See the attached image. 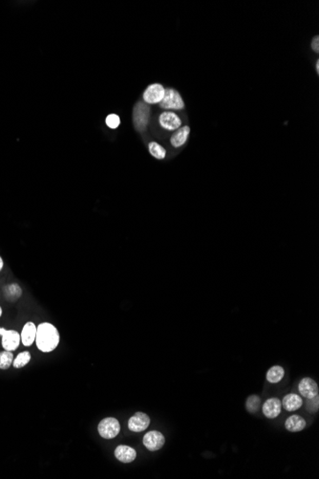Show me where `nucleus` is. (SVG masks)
Listing matches in <instances>:
<instances>
[{
	"mask_svg": "<svg viewBox=\"0 0 319 479\" xmlns=\"http://www.w3.org/2000/svg\"><path fill=\"white\" fill-rule=\"evenodd\" d=\"M35 344L42 353H51L57 349L61 342V334L51 322H41L36 325Z\"/></svg>",
	"mask_w": 319,
	"mask_h": 479,
	"instance_id": "nucleus-1",
	"label": "nucleus"
},
{
	"mask_svg": "<svg viewBox=\"0 0 319 479\" xmlns=\"http://www.w3.org/2000/svg\"><path fill=\"white\" fill-rule=\"evenodd\" d=\"M121 431V424L118 419L114 417H106L102 419L98 425V432L103 439L115 438Z\"/></svg>",
	"mask_w": 319,
	"mask_h": 479,
	"instance_id": "nucleus-2",
	"label": "nucleus"
},
{
	"mask_svg": "<svg viewBox=\"0 0 319 479\" xmlns=\"http://www.w3.org/2000/svg\"><path fill=\"white\" fill-rule=\"evenodd\" d=\"M150 108L148 104L144 102L136 103L133 109V122L135 128L139 131H143L146 128L149 121Z\"/></svg>",
	"mask_w": 319,
	"mask_h": 479,
	"instance_id": "nucleus-3",
	"label": "nucleus"
},
{
	"mask_svg": "<svg viewBox=\"0 0 319 479\" xmlns=\"http://www.w3.org/2000/svg\"><path fill=\"white\" fill-rule=\"evenodd\" d=\"M160 105L163 109L182 110L184 108L183 98L177 90L172 88H165L164 96Z\"/></svg>",
	"mask_w": 319,
	"mask_h": 479,
	"instance_id": "nucleus-4",
	"label": "nucleus"
},
{
	"mask_svg": "<svg viewBox=\"0 0 319 479\" xmlns=\"http://www.w3.org/2000/svg\"><path fill=\"white\" fill-rule=\"evenodd\" d=\"M0 336L2 338L1 345L3 349L13 352L18 348L21 343L20 332L13 329L7 330L3 327H0Z\"/></svg>",
	"mask_w": 319,
	"mask_h": 479,
	"instance_id": "nucleus-5",
	"label": "nucleus"
},
{
	"mask_svg": "<svg viewBox=\"0 0 319 479\" xmlns=\"http://www.w3.org/2000/svg\"><path fill=\"white\" fill-rule=\"evenodd\" d=\"M165 438L161 431H151L143 436V444L150 452H156L163 448Z\"/></svg>",
	"mask_w": 319,
	"mask_h": 479,
	"instance_id": "nucleus-6",
	"label": "nucleus"
},
{
	"mask_svg": "<svg viewBox=\"0 0 319 479\" xmlns=\"http://www.w3.org/2000/svg\"><path fill=\"white\" fill-rule=\"evenodd\" d=\"M165 88L160 83H153L143 92V102L146 104H155L163 101Z\"/></svg>",
	"mask_w": 319,
	"mask_h": 479,
	"instance_id": "nucleus-7",
	"label": "nucleus"
},
{
	"mask_svg": "<svg viewBox=\"0 0 319 479\" xmlns=\"http://www.w3.org/2000/svg\"><path fill=\"white\" fill-rule=\"evenodd\" d=\"M150 425V418L146 413L136 412L128 420V429L133 432L144 431Z\"/></svg>",
	"mask_w": 319,
	"mask_h": 479,
	"instance_id": "nucleus-8",
	"label": "nucleus"
},
{
	"mask_svg": "<svg viewBox=\"0 0 319 479\" xmlns=\"http://www.w3.org/2000/svg\"><path fill=\"white\" fill-rule=\"evenodd\" d=\"M159 123L164 130H176L182 125V121L174 112L164 111L159 117Z\"/></svg>",
	"mask_w": 319,
	"mask_h": 479,
	"instance_id": "nucleus-9",
	"label": "nucleus"
},
{
	"mask_svg": "<svg viewBox=\"0 0 319 479\" xmlns=\"http://www.w3.org/2000/svg\"><path fill=\"white\" fill-rule=\"evenodd\" d=\"M300 394L306 399H311L318 395V385L314 380L310 377L303 378L298 384Z\"/></svg>",
	"mask_w": 319,
	"mask_h": 479,
	"instance_id": "nucleus-10",
	"label": "nucleus"
},
{
	"mask_svg": "<svg viewBox=\"0 0 319 479\" xmlns=\"http://www.w3.org/2000/svg\"><path fill=\"white\" fill-rule=\"evenodd\" d=\"M116 458L118 459L122 463H131L133 462L137 457V452L135 449L132 447L127 445H119L115 449Z\"/></svg>",
	"mask_w": 319,
	"mask_h": 479,
	"instance_id": "nucleus-11",
	"label": "nucleus"
},
{
	"mask_svg": "<svg viewBox=\"0 0 319 479\" xmlns=\"http://www.w3.org/2000/svg\"><path fill=\"white\" fill-rule=\"evenodd\" d=\"M20 334H21V343L26 347L31 346L35 341L36 325L33 322H26L24 326L22 327Z\"/></svg>",
	"mask_w": 319,
	"mask_h": 479,
	"instance_id": "nucleus-12",
	"label": "nucleus"
},
{
	"mask_svg": "<svg viewBox=\"0 0 319 479\" xmlns=\"http://www.w3.org/2000/svg\"><path fill=\"white\" fill-rule=\"evenodd\" d=\"M281 409H282V404L278 398H270L263 404L262 411L266 417L269 419H274L280 414Z\"/></svg>",
	"mask_w": 319,
	"mask_h": 479,
	"instance_id": "nucleus-13",
	"label": "nucleus"
},
{
	"mask_svg": "<svg viewBox=\"0 0 319 479\" xmlns=\"http://www.w3.org/2000/svg\"><path fill=\"white\" fill-rule=\"evenodd\" d=\"M281 404L286 411H295L302 407L303 400L296 393H289L283 398Z\"/></svg>",
	"mask_w": 319,
	"mask_h": 479,
	"instance_id": "nucleus-14",
	"label": "nucleus"
},
{
	"mask_svg": "<svg viewBox=\"0 0 319 479\" xmlns=\"http://www.w3.org/2000/svg\"><path fill=\"white\" fill-rule=\"evenodd\" d=\"M307 426L306 420L300 415H292L286 420L285 428L286 430L291 432H299L303 431Z\"/></svg>",
	"mask_w": 319,
	"mask_h": 479,
	"instance_id": "nucleus-15",
	"label": "nucleus"
},
{
	"mask_svg": "<svg viewBox=\"0 0 319 479\" xmlns=\"http://www.w3.org/2000/svg\"><path fill=\"white\" fill-rule=\"evenodd\" d=\"M190 127L189 125H184L180 130H177L170 139V143L172 144V146L177 149L185 144L187 138L190 136Z\"/></svg>",
	"mask_w": 319,
	"mask_h": 479,
	"instance_id": "nucleus-16",
	"label": "nucleus"
},
{
	"mask_svg": "<svg viewBox=\"0 0 319 479\" xmlns=\"http://www.w3.org/2000/svg\"><path fill=\"white\" fill-rule=\"evenodd\" d=\"M285 376V370L280 365H274L268 370L266 379L269 383H277Z\"/></svg>",
	"mask_w": 319,
	"mask_h": 479,
	"instance_id": "nucleus-17",
	"label": "nucleus"
},
{
	"mask_svg": "<svg viewBox=\"0 0 319 479\" xmlns=\"http://www.w3.org/2000/svg\"><path fill=\"white\" fill-rule=\"evenodd\" d=\"M31 360H32L31 353L29 351H23V352H21L20 354H17V356L14 358L13 366L16 370H20V369L26 366L28 363L31 362Z\"/></svg>",
	"mask_w": 319,
	"mask_h": 479,
	"instance_id": "nucleus-18",
	"label": "nucleus"
},
{
	"mask_svg": "<svg viewBox=\"0 0 319 479\" xmlns=\"http://www.w3.org/2000/svg\"><path fill=\"white\" fill-rule=\"evenodd\" d=\"M14 359V354L12 351L4 350L0 352V370H9L13 365Z\"/></svg>",
	"mask_w": 319,
	"mask_h": 479,
	"instance_id": "nucleus-19",
	"label": "nucleus"
},
{
	"mask_svg": "<svg viewBox=\"0 0 319 479\" xmlns=\"http://www.w3.org/2000/svg\"><path fill=\"white\" fill-rule=\"evenodd\" d=\"M150 154L158 160H163L166 156V151L161 144L156 142H151L148 144Z\"/></svg>",
	"mask_w": 319,
	"mask_h": 479,
	"instance_id": "nucleus-20",
	"label": "nucleus"
},
{
	"mask_svg": "<svg viewBox=\"0 0 319 479\" xmlns=\"http://www.w3.org/2000/svg\"><path fill=\"white\" fill-rule=\"evenodd\" d=\"M261 404V399L257 395H251L250 397L247 399L246 402V408L247 411L251 413H255L257 412Z\"/></svg>",
	"mask_w": 319,
	"mask_h": 479,
	"instance_id": "nucleus-21",
	"label": "nucleus"
},
{
	"mask_svg": "<svg viewBox=\"0 0 319 479\" xmlns=\"http://www.w3.org/2000/svg\"><path fill=\"white\" fill-rule=\"evenodd\" d=\"M309 401L307 402L306 404V409L307 411L311 413H314V412H317L318 411L319 408V396L316 395L313 398H311V399H308Z\"/></svg>",
	"mask_w": 319,
	"mask_h": 479,
	"instance_id": "nucleus-22",
	"label": "nucleus"
},
{
	"mask_svg": "<svg viewBox=\"0 0 319 479\" xmlns=\"http://www.w3.org/2000/svg\"><path fill=\"white\" fill-rule=\"evenodd\" d=\"M105 123H106V125L108 126L109 128L116 130V128L119 127V125L121 123V119H120V117L116 115V114H110V115L106 117Z\"/></svg>",
	"mask_w": 319,
	"mask_h": 479,
	"instance_id": "nucleus-23",
	"label": "nucleus"
},
{
	"mask_svg": "<svg viewBox=\"0 0 319 479\" xmlns=\"http://www.w3.org/2000/svg\"><path fill=\"white\" fill-rule=\"evenodd\" d=\"M9 292H10V296H13L14 299H17L20 298L21 296V289L17 284H11L9 285Z\"/></svg>",
	"mask_w": 319,
	"mask_h": 479,
	"instance_id": "nucleus-24",
	"label": "nucleus"
},
{
	"mask_svg": "<svg viewBox=\"0 0 319 479\" xmlns=\"http://www.w3.org/2000/svg\"><path fill=\"white\" fill-rule=\"evenodd\" d=\"M312 49L315 53H319V36L315 35L312 41Z\"/></svg>",
	"mask_w": 319,
	"mask_h": 479,
	"instance_id": "nucleus-25",
	"label": "nucleus"
},
{
	"mask_svg": "<svg viewBox=\"0 0 319 479\" xmlns=\"http://www.w3.org/2000/svg\"><path fill=\"white\" fill-rule=\"evenodd\" d=\"M3 267H4V262H3V260H2V257H1V255H0V272L2 271Z\"/></svg>",
	"mask_w": 319,
	"mask_h": 479,
	"instance_id": "nucleus-26",
	"label": "nucleus"
},
{
	"mask_svg": "<svg viewBox=\"0 0 319 479\" xmlns=\"http://www.w3.org/2000/svg\"><path fill=\"white\" fill-rule=\"evenodd\" d=\"M315 67H316V72H317V74H318L319 73V61H317V62H316V65H315Z\"/></svg>",
	"mask_w": 319,
	"mask_h": 479,
	"instance_id": "nucleus-27",
	"label": "nucleus"
},
{
	"mask_svg": "<svg viewBox=\"0 0 319 479\" xmlns=\"http://www.w3.org/2000/svg\"><path fill=\"white\" fill-rule=\"evenodd\" d=\"M1 316H2V308H1V306H0V318H1Z\"/></svg>",
	"mask_w": 319,
	"mask_h": 479,
	"instance_id": "nucleus-28",
	"label": "nucleus"
}]
</instances>
